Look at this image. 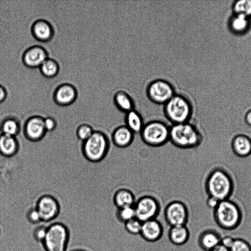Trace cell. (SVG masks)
Wrapping results in <instances>:
<instances>
[{
  "label": "cell",
  "instance_id": "cell-28",
  "mask_svg": "<svg viewBox=\"0 0 251 251\" xmlns=\"http://www.w3.org/2000/svg\"><path fill=\"white\" fill-rule=\"evenodd\" d=\"M236 14H242L248 17L251 15V0H236L233 6Z\"/></svg>",
  "mask_w": 251,
  "mask_h": 251
},
{
  "label": "cell",
  "instance_id": "cell-13",
  "mask_svg": "<svg viewBox=\"0 0 251 251\" xmlns=\"http://www.w3.org/2000/svg\"><path fill=\"white\" fill-rule=\"evenodd\" d=\"M48 57V53L45 48L34 45L25 50L23 54L22 61L25 66L37 68H39Z\"/></svg>",
  "mask_w": 251,
  "mask_h": 251
},
{
  "label": "cell",
  "instance_id": "cell-11",
  "mask_svg": "<svg viewBox=\"0 0 251 251\" xmlns=\"http://www.w3.org/2000/svg\"><path fill=\"white\" fill-rule=\"evenodd\" d=\"M36 208L42 222L49 225L59 215L60 206L58 201L50 196H44L38 201Z\"/></svg>",
  "mask_w": 251,
  "mask_h": 251
},
{
  "label": "cell",
  "instance_id": "cell-29",
  "mask_svg": "<svg viewBox=\"0 0 251 251\" xmlns=\"http://www.w3.org/2000/svg\"><path fill=\"white\" fill-rule=\"evenodd\" d=\"M117 219L123 223L130 220L135 217V212L133 206L118 208L116 212Z\"/></svg>",
  "mask_w": 251,
  "mask_h": 251
},
{
  "label": "cell",
  "instance_id": "cell-2",
  "mask_svg": "<svg viewBox=\"0 0 251 251\" xmlns=\"http://www.w3.org/2000/svg\"><path fill=\"white\" fill-rule=\"evenodd\" d=\"M205 188L209 197L221 201L230 197L233 190V183L231 176L225 170L216 168L206 177Z\"/></svg>",
  "mask_w": 251,
  "mask_h": 251
},
{
  "label": "cell",
  "instance_id": "cell-35",
  "mask_svg": "<svg viewBox=\"0 0 251 251\" xmlns=\"http://www.w3.org/2000/svg\"><path fill=\"white\" fill-rule=\"evenodd\" d=\"M44 126L46 131H50L55 128L56 122L52 118L47 117L44 119Z\"/></svg>",
  "mask_w": 251,
  "mask_h": 251
},
{
  "label": "cell",
  "instance_id": "cell-39",
  "mask_svg": "<svg viewBox=\"0 0 251 251\" xmlns=\"http://www.w3.org/2000/svg\"><path fill=\"white\" fill-rule=\"evenodd\" d=\"M244 121L245 123L251 127V109L248 110L245 114Z\"/></svg>",
  "mask_w": 251,
  "mask_h": 251
},
{
  "label": "cell",
  "instance_id": "cell-25",
  "mask_svg": "<svg viewBox=\"0 0 251 251\" xmlns=\"http://www.w3.org/2000/svg\"><path fill=\"white\" fill-rule=\"evenodd\" d=\"M42 75L47 78L56 76L59 71V66L56 60L48 57L39 67Z\"/></svg>",
  "mask_w": 251,
  "mask_h": 251
},
{
  "label": "cell",
  "instance_id": "cell-16",
  "mask_svg": "<svg viewBox=\"0 0 251 251\" xmlns=\"http://www.w3.org/2000/svg\"><path fill=\"white\" fill-rule=\"evenodd\" d=\"M25 135L29 139L32 141L40 139L46 132L44 119L39 116L31 117L25 124Z\"/></svg>",
  "mask_w": 251,
  "mask_h": 251
},
{
  "label": "cell",
  "instance_id": "cell-9",
  "mask_svg": "<svg viewBox=\"0 0 251 251\" xmlns=\"http://www.w3.org/2000/svg\"><path fill=\"white\" fill-rule=\"evenodd\" d=\"M148 98L158 104H165L175 94L173 86L164 79H156L151 82L147 89Z\"/></svg>",
  "mask_w": 251,
  "mask_h": 251
},
{
  "label": "cell",
  "instance_id": "cell-14",
  "mask_svg": "<svg viewBox=\"0 0 251 251\" xmlns=\"http://www.w3.org/2000/svg\"><path fill=\"white\" fill-rule=\"evenodd\" d=\"M163 233L162 225L156 219L142 222L140 235L146 241L156 242L162 237Z\"/></svg>",
  "mask_w": 251,
  "mask_h": 251
},
{
  "label": "cell",
  "instance_id": "cell-33",
  "mask_svg": "<svg viewBox=\"0 0 251 251\" xmlns=\"http://www.w3.org/2000/svg\"><path fill=\"white\" fill-rule=\"evenodd\" d=\"M229 251H251L249 243L241 239H234L233 243L229 248Z\"/></svg>",
  "mask_w": 251,
  "mask_h": 251
},
{
  "label": "cell",
  "instance_id": "cell-4",
  "mask_svg": "<svg viewBox=\"0 0 251 251\" xmlns=\"http://www.w3.org/2000/svg\"><path fill=\"white\" fill-rule=\"evenodd\" d=\"M110 146L109 139L106 133L101 131H95L84 142L83 152L89 160L100 162L107 157Z\"/></svg>",
  "mask_w": 251,
  "mask_h": 251
},
{
  "label": "cell",
  "instance_id": "cell-30",
  "mask_svg": "<svg viewBox=\"0 0 251 251\" xmlns=\"http://www.w3.org/2000/svg\"><path fill=\"white\" fill-rule=\"evenodd\" d=\"M48 225V224L43 222L35 225L32 231V235L36 241L43 243Z\"/></svg>",
  "mask_w": 251,
  "mask_h": 251
},
{
  "label": "cell",
  "instance_id": "cell-27",
  "mask_svg": "<svg viewBox=\"0 0 251 251\" xmlns=\"http://www.w3.org/2000/svg\"><path fill=\"white\" fill-rule=\"evenodd\" d=\"M1 131L2 134L15 137L19 131V124L13 118H7L2 124Z\"/></svg>",
  "mask_w": 251,
  "mask_h": 251
},
{
  "label": "cell",
  "instance_id": "cell-3",
  "mask_svg": "<svg viewBox=\"0 0 251 251\" xmlns=\"http://www.w3.org/2000/svg\"><path fill=\"white\" fill-rule=\"evenodd\" d=\"M164 105V115L172 125L190 121L193 113L192 107L184 96L175 94Z\"/></svg>",
  "mask_w": 251,
  "mask_h": 251
},
{
  "label": "cell",
  "instance_id": "cell-1",
  "mask_svg": "<svg viewBox=\"0 0 251 251\" xmlns=\"http://www.w3.org/2000/svg\"><path fill=\"white\" fill-rule=\"evenodd\" d=\"M203 141L199 127L190 121L170 126V141L175 146L183 149H196Z\"/></svg>",
  "mask_w": 251,
  "mask_h": 251
},
{
  "label": "cell",
  "instance_id": "cell-21",
  "mask_svg": "<svg viewBox=\"0 0 251 251\" xmlns=\"http://www.w3.org/2000/svg\"><path fill=\"white\" fill-rule=\"evenodd\" d=\"M113 202L117 208L133 206L136 200L134 194L126 188L117 190L113 195Z\"/></svg>",
  "mask_w": 251,
  "mask_h": 251
},
{
  "label": "cell",
  "instance_id": "cell-15",
  "mask_svg": "<svg viewBox=\"0 0 251 251\" xmlns=\"http://www.w3.org/2000/svg\"><path fill=\"white\" fill-rule=\"evenodd\" d=\"M31 31L34 38L41 42H49L54 35V30L51 24L42 19H38L32 24Z\"/></svg>",
  "mask_w": 251,
  "mask_h": 251
},
{
  "label": "cell",
  "instance_id": "cell-7",
  "mask_svg": "<svg viewBox=\"0 0 251 251\" xmlns=\"http://www.w3.org/2000/svg\"><path fill=\"white\" fill-rule=\"evenodd\" d=\"M69 239L67 227L62 223L50 224L43 245L46 251H66Z\"/></svg>",
  "mask_w": 251,
  "mask_h": 251
},
{
  "label": "cell",
  "instance_id": "cell-5",
  "mask_svg": "<svg viewBox=\"0 0 251 251\" xmlns=\"http://www.w3.org/2000/svg\"><path fill=\"white\" fill-rule=\"evenodd\" d=\"M143 142L152 147L165 145L170 139V126L160 120H152L145 125L139 133Z\"/></svg>",
  "mask_w": 251,
  "mask_h": 251
},
{
  "label": "cell",
  "instance_id": "cell-34",
  "mask_svg": "<svg viewBox=\"0 0 251 251\" xmlns=\"http://www.w3.org/2000/svg\"><path fill=\"white\" fill-rule=\"evenodd\" d=\"M28 221L32 224L36 225L42 223L40 215L36 207H32L28 210L26 214Z\"/></svg>",
  "mask_w": 251,
  "mask_h": 251
},
{
  "label": "cell",
  "instance_id": "cell-17",
  "mask_svg": "<svg viewBox=\"0 0 251 251\" xmlns=\"http://www.w3.org/2000/svg\"><path fill=\"white\" fill-rule=\"evenodd\" d=\"M134 134L125 125H121L114 129L111 133V139L116 147L125 148L132 144L134 140Z\"/></svg>",
  "mask_w": 251,
  "mask_h": 251
},
{
  "label": "cell",
  "instance_id": "cell-6",
  "mask_svg": "<svg viewBox=\"0 0 251 251\" xmlns=\"http://www.w3.org/2000/svg\"><path fill=\"white\" fill-rule=\"evenodd\" d=\"M214 216L218 225L225 229L236 227L241 219L239 208L229 199L219 202L214 210Z\"/></svg>",
  "mask_w": 251,
  "mask_h": 251
},
{
  "label": "cell",
  "instance_id": "cell-40",
  "mask_svg": "<svg viewBox=\"0 0 251 251\" xmlns=\"http://www.w3.org/2000/svg\"><path fill=\"white\" fill-rule=\"evenodd\" d=\"M210 251H229V250L220 244Z\"/></svg>",
  "mask_w": 251,
  "mask_h": 251
},
{
  "label": "cell",
  "instance_id": "cell-23",
  "mask_svg": "<svg viewBox=\"0 0 251 251\" xmlns=\"http://www.w3.org/2000/svg\"><path fill=\"white\" fill-rule=\"evenodd\" d=\"M113 100L117 108L125 113L134 109V103L132 98L125 91L117 92Z\"/></svg>",
  "mask_w": 251,
  "mask_h": 251
},
{
  "label": "cell",
  "instance_id": "cell-32",
  "mask_svg": "<svg viewBox=\"0 0 251 251\" xmlns=\"http://www.w3.org/2000/svg\"><path fill=\"white\" fill-rule=\"evenodd\" d=\"M94 131L93 129L90 126L82 125L78 127L76 135L80 140L85 142L92 135Z\"/></svg>",
  "mask_w": 251,
  "mask_h": 251
},
{
  "label": "cell",
  "instance_id": "cell-36",
  "mask_svg": "<svg viewBox=\"0 0 251 251\" xmlns=\"http://www.w3.org/2000/svg\"><path fill=\"white\" fill-rule=\"evenodd\" d=\"M234 239L229 236H226L221 239V244L229 249L232 246Z\"/></svg>",
  "mask_w": 251,
  "mask_h": 251
},
{
  "label": "cell",
  "instance_id": "cell-41",
  "mask_svg": "<svg viewBox=\"0 0 251 251\" xmlns=\"http://www.w3.org/2000/svg\"><path fill=\"white\" fill-rule=\"evenodd\" d=\"M87 251L85 250H83V249H73V250H69V251Z\"/></svg>",
  "mask_w": 251,
  "mask_h": 251
},
{
  "label": "cell",
  "instance_id": "cell-37",
  "mask_svg": "<svg viewBox=\"0 0 251 251\" xmlns=\"http://www.w3.org/2000/svg\"><path fill=\"white\" fill-rule=\"evenodd\" d=\"M219 202L220 201L216 199L209 196H208L206 201L207 206L213 209H214L217 206Z\"/></svg>",
  "mask_w": 251,
  "mask_h": 251
},
{
  "label": "cell",
  "instance_id": "cell-10",
  "mask_svg": "<svg viewBox=\"0 0 251 251\" xmlns=\"http://www.w3.org/2000/svg\"><path fill=\"white\" fill-rule=\"evenodd\" d=\"M164 218L170 226L186 225L189 218L187 205L180 201L170 202L164 210Z\"/></svg>",
  "mask_w": 251,
  "mask_h": 251
},
{
  "label": "cell",
  "instance_id": "cell-19",
  "mask_svg": "<svg viewBox=\"0 0 251 251\" xmlns=\"http://www.w3.org/2000/svg\"><path fill=\"white\" fill-rule=\"evenodd\" d=\"M202 225V224L201 221ZM203 229L198 236V243L203 250L210 251L221 244V237L215 231L211 229Z\"/></svg>",
  "mask_w": 251,
  "mask_h": 251
},
{
  "label": "cell",
  "instance_id": "cell-38",
  "mask_svg": "<svg viewBox=\"0 0 251 251\" xmlns=\"http://www.w3.org/2000/svg\"><path fill=\"white\" fill-rule=\"evenodd\" d=\"M8 92L6 87L0 84V103L3 102L7 98Z\"/></svg>",
  "mask_w": 251,
  "mask_h": 251
},
{
  "label": "cell",
  "instance_id": "cell-26",
  "mask_svg": "<svg viewBox=\"0 0 251 251\" xmlns=\"http://www.w3.org/2000/svg\"><path fill=\"white\" fill-rule=\"evenodd\" d=\"M231 29L237 33H243L249 27L250 22L248 17L242 14H236L230 20Z\"/></svg>",
  "mask_w": 251,
  "mask_h": 251
},
{
  "label": "cell",
  "instance_id": "cell-20",
  "mask_svg": "<svg viewBox=\"0 0 251 251\" xmlns=\"http://www.w3.org/2000/svg\"><path fill=\"white\" fill-rule=\"evenodd\" d=\"M168 237L173 244L181 246L187 243L190 238V230L186 225L171 226Z\"/></svg>",
  "mask_w": 251,
  "mask_h": 251
},
{
  "label": "cell",
  "instance_id": "cell-24",
  "mask_svg": "<svg viewBox=\"0 0 251 251\" xmlns=\"http://www.w3.org/2000/svg\"><path fill=\"white\" fill-rule=\"evenodd\" d=\"M18 143L15 137L2 134L0 136V152L6 156L14 155L17 151Z\"/></svg>",
  "mask_w": 251,
  "mask_h": 251
},
{
  "label": "cell",
  "instance_id": "cell-8",
  "mask_svg": "<svg viewBox=\"0 0 251 251\" xmlns=\"http://www.w3.org/2000/svg\"><path fill=\"white\" fill-rule=\"evenodd\" d=\"M135 217L142 222L156 219L158 215L160 206L154 197L145 195L136 201L134 205Z\"/></svg>",
  "mask_w": 251,
  "mask_h": 251
},
{
  "label": "cell",
  "instance_id": "cell-31",
  "mask_svg": "<svg viewBox=\"0 0 251 251\" xmlns=\"http://www.w3.org/2000/svg\"><path fill=\"white\" fill-rule=\"evenodd\" d=\"M125 227L127 232L133 235L140 234L142 222L134 218L124 223Z\"/></svg>",
  "mask_w": 251,
  "mask_h": 251
},
{
  "label": "cell",
  "instance_id": "cell-12",
  "mask_svg": "<svg viewBox=\"0 0 251 251\" xmlns=\"http://www.w3.org/2000/svg\"><path fill=\"white\" fill-rule=\"evenodd\" d=\"M77 98V92L75 87L70 83H65L55 89L52 100L58 106H68L74 103Z\"/></svg>",
  "mask_w": 251,
  "mask_h": 251
},
{
  "label": "cell",
  "instance_id": "cell-22",
  "mask_svg": "<svg viewBox=\"0 0 251 251\" xmlns=\"http://www.w3.org/2000/svg\"><path fill=\"white\" fill-rule=\"evenodd\" d=\"M125 123L134 134H139L145 125L143 117L135 109L126 113Z\"/></svg>",
  "mask_w": 251,
  "mask_h": 251
},
{
  "label": "cell",
  "instance_id": "cell-18",
  "mask_svg": "<svg viewBox=\"0 0 251 251\" xmlns=\"http://www.w3.org/2000/svg\"><path fill=\"white\" fill-rule=\"evenodd\" d=\"M231 147L236 155L246 157L251 154V139L244 134H236L231 140Z\"/></svg>",
  "mask_w": 251,
  "mask_h": 251
}]
</instances>
